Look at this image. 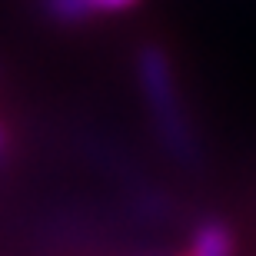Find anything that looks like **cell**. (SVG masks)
I'll return each instance as SVG.
<instances>
[{
    "mask_svg": "<svg viewBox=\"0 0 256 256\" xmlns=\"http://www.w3.org/2000/svg\"><path fill=\"white\" fill-rule=\"evenodd\" d=\"M47 10H50V17L60 20V24H80V20H86L94 14L86 7V0H47Z\"/></svg>",
    "mask_w": 256,
    "mask_h": 256,
    "instance_id": "cell-3",
    "label": "cell"
},
{
    "mask_svg": "<svg viewBox=\"0 0 256 256\" xmlns=\"http://www.w3.org/2000/svg\"><path fill=\"white\" fill-rule=\"evenodd\" d=\"M7 146H10V130H7V124L0 120V153L7 150Z\"/></svg>",
    "mask_w": 256,
    "mask_h": 256,
    "instance_id": "cell-5",
    "label": "cell"
},
{
    "mask_svg": "<svg viewBox=\"0 0 256 256\" xmlns=\"http://www.w3.org/2000/svg\"><path fill=\"white\" fill-rule=\"evenodd\" d=\"M140 0H86V7L94 10V14H100V10H106V14H116V10H130L136 7Z\"/></svg>",
    "mask_w": 256,
    "mask_h": 256,
    "instance_id": "cell-4",
    "label": "cell"
},
{
    "mask_svg": "<svg viewBox=\"0 0 256 256\" xmlns=\"http://www.w3.org/2000/svg\"><path fill=\"white\" fill-rule=\"evenodd\" d=\"M233 250H236L233 233L216 220H206L193 230V243L186 256H233Z\"/></svg>",
    "mask_w": 256,
    "mask_h": 256,
    "instance_id": "cell-2",
    "label": "cell"
},
{
    "mask_svg": "<svg viewBox=\"0 0 256 256\" xmlns=\"http://www.w3.org/2000/svg\"><path fill=\"white\" fill-rule=\"evenodd\" d=\"M136 74H140V86H143L146 104H150V114L156 120V130L163 133V143L180 160H193L190 126H186L180 96H176L173 66L166 60V54L160 47H143L140 57H136Z\"/></svg>",
    "mask_w": 256,
    "mask_h": 256,
    "instance_id": "cell-1",
    "label": "cell"
}]
</instances>
